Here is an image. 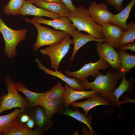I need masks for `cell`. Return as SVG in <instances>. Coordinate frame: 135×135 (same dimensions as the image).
I'll use <instances>...</instances> for the list:
<instances>
[{
  "label": "cell",
  "instance_id": "6da1fadb",
  "mask_svg": "<svg viewBox=\"0 0 135 135\" xmlns=\"http://www.w3.org/2000/svg\"><path fill=\"white\" fill-rule=\"evenodd\" d=\"M68 17L79 31L85 32L97 39L106 40L102 34L101 26L94 20L88 9L84 6L80 5L76 7Z\"/></svg>",
  "mask_w": 135,
  "mask_h": 135
},
{
  "label": "cell",
  "instance_id": "7a4b0ae2",
  "mask_svg": "<svg viewBox=\"0 0 135 135\" xmlns=\"http://www.w3.org/2000/svg\"><path fill=\"white\" fill-rule=\"evenodd\" d=\"M116 71L110 70L105 74L99 72L93 82H89L86 78L81 82V84L85 90H96L100 96L107 99L118 86V70Z\"/></svg>",
  "mask_w": 135,
  "mask_h": 135
},
{
  "label": "cell",
  "instance_id": "3957f363",
  "mask_svg": "<svg viewBox=\"0 0 135 135\" xmlns=\"http://www.w3.org/2000/svg\"><path fill=\"white\" fill-rule=\"evenodd\" d=\"M4 82L7 87L8 93L0 95V114L4 111L16 108H20L23 113H27L28 104L26 98L18 93L9 76L6 77Z\"/></svg>",
  "mask_w": 135,
  "mask_h": 135
},
{
  "label": "cell",
  "instance_id": "277c9868",
  "mask_svg": "<svg viewBox=\"0 0 135 135\" xmlns=\"http://www.w3.org/2000/svg\"><path fill=\"white\" fill-rule=\"evenodd\" d=\"M24 19L26 21L33 24L37 30V40L33 46L34 52L43 46H52L60 42L68 35L64 31L42 26L40 24L27 18Z\"/></svg>",
  "mask_w": 135,
  "mask_h": 135
},
{
  "label": "cell",
  "instance_id": "5b68a950",
  "mask_svg": "<svg viewBox=\"0 0 135 135\" xmlns=\"http://www.w3.org/2000/svg\"><path fill=\"white\" fill-rule=\"evenodd\" d=\"M0 32L4 40V52L11 60L17 56L16 47L20 42L26 39L28 30L24 28L19 30L10 28L5 24L0 16Z\"/></svg>",
  "mask_w": 135,
  "mask_h": 135
},
{
  "label": "cell",
  "instance_id": "8992f818",
  "mask_svg": "<svg viewBox=\"0 0 135 135\" xmlns=\"http://www.w3.org/2000/svg\"><path fill=\"white\" fill-rule=\"evenodd\" d=\"M68 35L60 42L48 46L40 50L42 54L48 56L51 60L52 68L54 71L58 70L60 62L68 52L73 40Z\"/></svg>",
  "mask_w": 135,
  "mask_h": 135
},
{
  "label": "cell",
  "instance_id": "52a82bcc",
  "mask_svg": "<svg viewBox=\"0 0 135 135\" xmlns=\"http://www.w3.org/2000/svg\"><path fill=\"white\" fill-rule=\"evenodd\" d=\"M110 66V65L104 60L100 58L95 62H91L85 64L77 71L70 72L66 70L64 73L68 76L77 78L81 82L88 76L96 78L99 73L100 70H105Z\"/></svg>",
  "mask_w": 135,
  "mask_h": 135
},
{
  "label": "cell",
  "instance_id": "ba28073f",
  "mask_svg": "<svg viewBox=\"0 0 135 135\" xmlns=\"http://www.w3.org/2000/svg\"><path fill=\"white\" fill-rule=\"evenodd\" d=\"M96 46L99 57L104 60L114 70H118L120 62L118 51L110 45L106 41L97 42Z\"/></svg>",
  "mask_w": 135,
  "mask_h": 135
},
{
  "label": "cell",
  "instance_id": "9c48e42d",
  "mask_svg": "<svg viewBox=\"0 0 135 135\" xmlns=\"http://www.w3.org/2000/svg\"><path fill=\"white\" fill-rule=\"evenodd\" d=\"M88 9L92 19L101 26L109 23L114 15L108 9V5L102 2L98 3L94 1Z\"/></svg>",
  "mask_w": 135,
  "mask_h": 135
},
{
  "label": "cell",
  "instance_id": "30bf717a",
  "mask_svg": "<svg viewBox=\"0 0 135 135\" xmlns=\"http://www.w3.org/2000/svg\"><path fill=\"white\" fill-rule=\"evenodd\" d=\"M32 20L36 22L50 26L56 29L64 31L72 36L74 29L76 28L70 22L68 17L66 16L49 20L44 18L42 16H37L33 18Z\"/></svg>",
  "mask_w": 135,
  "mask_h": 135
},
{
  "label": "cell",
  "instance_id": "8fae6325",
  "mask_svg": "<svg viewBox=\"0 0 135 135\" xmlns=\"http://www.w3.org/2000/svg\"><path fill=\"white\" fill-rule=\"evenodd\" d=\"M102 34L108 44L118 49L120 40L124 32L120 27L109 23L101 26Z\"/></svg>",
  "mask_w": 135,
  "mask_h": 135
},
{
  "label": "cell",
  "instance_id": "7c38bea8",
  "mask_svg": "<svg viewBox=\"0 0 135 135\" xmlns=\"http://www.w3.org/2000/svg\"><path fill=\"white\" fill-rule=\"evenodd\" d=\"M65 93L63 100L64 107L68 108L72 103L80 99L92 97L99 92L96 90H92L90 91L79 90L73 89L66 84L64 86Z\"/></svg>",
  "mask_w": 135,
  "mask_h": 135
},
{
  "label": "cell",
  "instance_id": "4fadbf2b",
  "mask_svg": "<svg viewBox=\"0 0 135 135\" xmlns=\"http://www.w3.org/2000/svg\"><path fill=\"white\" fill-rule=\"evenodd\" d=\"M120 81L117 88L114 89L111 94L106 99L115 106H118L120 108V105L122 104V101L119 100L120 97L124 92H127L128 94H131L132 89L134 88L133 84L135 80L132 78L128 80L125 76H124Z\"/></svg>",
  "mask_w": 135,
  "mask_h": 135
},
{
  "label": "cell",
  "instance_id": "5bb4252c",
  "mask_svg": "<svg viewBox=\"0 0 135 135\" xmlns=\"http://www.w3.org/2000/svg\"><path fill=\"white\" fill-rule=\"evenodd\" d=\"M38 64L37 67L43 70L46 74L56 77L65 82L71 88L79 90H85L82 86L81 82L75 78H70L64 74L61 71L58 70L55 71L49 69L44 66L38 58L35 59Z\"/></svg>",
  "mask_w": 135,
  "mask_h": 135
},
{
  "label": "cell",
  "instance_id": "9a60e30c",
  "mask_svg": "<svg viewBox=\"0 0 135 135\" xmlns=\"http://www.w3.org/2000/svg\"><path fill=\"white\" fill-rule=\"evenodd\" d=\"M29 114L34 120L36 128L44 132L48 130L53 124V122L46 115L43 108L38 105L31 110Z\"/></svg>",
  "mask_w": 135,
  "mask_h": 135
},
{
  "label": "cell",
  "instance_id": "2e32d148",
  "mask_svg": "<svg viewBox=\"0 0 135 135\" xmlns=\"http://www.w3.org/2000/svg\"><path fill=\"white\" fill-rule=\"evenodd\" d=\"M111 104L110 101L100 96L98 93H97L86 101L80 102H75L71 103L70 106L82 108L84 112V115L87 116H88L89 110L94 108L99 105L110 106Z\"/></svg>",
  "mask_w": 135,
  "mask_h": 135
},
{
  "label": "cell",
  "instance_id": "e0dca14e",
  "mask_svg": "<svg viewBox=\"0 0 135 135\" xmlns=\"http://www.w3.org/2000/svg\"><path fill=\"white\" fill-rule=\"evenodd\" d=\"M18 14L34 16H45L53 19H56L62 16L60 15L48 12L39 8L29 2L24 0L23 5L20 10Z\"/></svg>",
  "mask_w": 135,
  "mask_h": 135
},
{
  "label": "cell",
  "instance_id": "ac0fdd59",
  "mask_svg": "<svg viewBox=\"0 0 135 135\" xmlns=\"http://www.w3.org/2000/svg\"><path fill=\"white\" fill-rule=\"evenodd\" d=\"M18 91L22 92L26 96L28 104V112L36 106L40 105L43 100L44 92L37 93L29 90L23 84L19 82L14 83Z\"/></svg>",
  "mask_w": 135,
  "mask_h": 135
},
{
  "label": "cell",
  "instance_id": "d6986e66",
  "mask_svg": "<svg viewBox=\"0 0 135 135\" xmlns=\"http://www.w3.org/2000/svg\"><path fill=\"white\" fill-rule=\"evenodd\" d=\"M72 36L73 38L74 47L72 54L70 59V62L73 60L78 50L87 42L94 41L97 42H103L106 40H100L94 38L91 35L84 34L79 31L76 28L73 32Z\"/></svg>",
  "mask_w": 135,
  "mask_h": 135
},
{
  "label": "cell",
  "instance_id": "ffe728a7",
  "mask_svg": "<svg viewBox=\"0 0 135 135\" xmlns=\"http://www.w3.org/2000/svg\"><path fill=\"white\" fill-rule=\"evenodd\" d=\"M36 6L48 12L68 17L70 12L64 4L55 2H46L40 0H28Z\"/></svg>",
  "mask_w": 135,
  "mask_h": 135
},
{
  "label": "cell",
  "instance_id": "44dd1931",
  "mask_svg": "<svg viewBox=\"0 0 135 135\" xmlns=\"http://www.w3.org/2000/svg\"><path fill=\"white\" fill-rule=\"evenodd\" d=\"M118 51L120 66L118 70V79H122L130 70L135 66V56L119 49Z\"/></svg>",
  "mask_w": 135,
  "mask_h": 135
},
{
  "label": "cell",
  "instance_id": "7402d4cb",
  "mask_svg": "<svg viewBox=\"0 0 135 135\" xmlns=\"http://www.w3.org/2000/svg\"><path fill=\"white\" fill-rule=\"evenodd\" d=\"M135 4V0H131L128 5L120 12L114 14L109 23L121 27L124 31L127 30L126 21L130 11Z\"/></svg>",
  "mask_w": 135,
  "mask_h": 135
},
{
  "label": "cell",
  "instance_id": "603a6c76",
  "mask_svg": "<svg viewBox=\"0 0 135 135\" xmlns=\"http://www.w3.org/2000/svg\"><path fill=\"white\" fill-rule=\"evenodd\" d=\"M75 110H73L72 109L68 108L64 110L59 114H63L70 116L77 120L82 122L88 127L91 135H97V133L95 132L93 128L92 125V115L90 114L87 117L84 114L83 112L81 113L77 107Z\"/></svg>",
  "mask_w": 135,
  "mask_h": 135
},
{
  "label": "cell",
  "instance_id": "cb8c5ba5",
  "mask_svg": "<svg viewBox=\"0 0 135 135\" xmlns=\"http://www.w3.org/2000/svg\"><path fill=\"white\" fill-rule=\"evenodd\" d=\"M22 113L20 108H16L10 113L0 116V135H6L10 129L13 120Z\"/></svg>",
  "mask_w": 135,
  "mask_h": 135
},
{
  "label": "cell",
  "instance_id": "d4e9b609",
  "mask_svg": "<svg viewBox=\"0 0 135 135\" xmlns=\"http://www.w3.org/2000/svg\"><path fill=\"white\" fill-rule=\"evenodd\" d=\"M40 105L44 108L47 116L50 119L54 115L61 112L64 109L63 100H43Z\"/></svg>",
  "mask_w": 135,
  "mask_h": 135
},
{
  "label": "cell",
  "instance_id": "484cf974",
  "mask_svg": "<svg viewBox=\"0 0 135 135\" xmlns=\"http://www.w3.org/2000/svg\"><path fill=\"white\" fill-rule=\"evenodd\" d=\"M65 93V87L60 82H58L56 85L44 92L43 100H63Z\"/></svg>",
  "mask_w": 135,
  "mask_h": 135
},
{
  "label": "cell",
  "instance_id": "4316f807",
  "mask_svg": "<svg viewBox=\"0 0 135 135\" xmlns=\"http://www.w3.org/2000/svg\"><path fill=\"white\" fill-rule=\"evenodd\" d=\"M20 116L13 120L10 128L6 135H29L32 129L23 124L20 120Z\"/></svg>",
  "mask_w": 135,
  "mask_h": 135
},
{
  "label": "cell",
  "instance_id": "83f0119b",
  "mask_svg": "<svg viewBox=\"0 0 135 135\" xmlns=\"http://www.w3.org/2000/svg\"><path fill=\"white\" fill-rule=\"evenodd\" d=\"M127 30L124 32L120 40V46L134 42L135 39V23L131 22L127 24Z\"/></svg>",
  "mask_w": 135,
  "mask_h": 135
},
{
  "label": "cell",
  "instance_id": "f1b7e54d",
  "mask_svg": "<svg viewBox=\"0 0 135 135\" xmlns=\"http://www.w3.org/2000/svg\"><path fill=\"white\" fill-rule=\"evenodd\" d=\"M24 1V0H10L4 8V12L7 15H18Z\"/></svg>",
  "mask_w": 135,
  "mask_h": 135
},
{
  "label": "cell",
  "instance_id": "f546056e",
  "mask_svg": "<svg viewBox=\"0 0 135 135\" xmlns=\"http://www.w3.org/2000/svg\"><path fill=\"white\" fill-rule=\"evenodd\" d=\"M124 0H106V2L110 6H113L118 11H120L123 8L122 2Z\"/></svg>",
  "mask_w": 135,
  "mask_h": 135
},
{
  "label": "cell",
  "instance_id": "4dcf8cb0",
  "mask_svg": "<svg viewBox=\"0 0 135 135\" xmlns=\"http://www.w3.org/2000/svg\"><path fill=\"white\" fill-rule=\"evenodd\" d=\"M70 12H73L76 7L74 6L71 0H61Z\"/></svg>",
  "mask_w": 135,
  "mask_h": 135
},
{
  "label": "cell",
  "instance_id": "1f68e13d",
  "mask_svg": "<svg viewBox=\"0 0 135 135\" xmlns=\"http://www.w3.org/2000/svg\"><path fill=\"white\" fill-rule=\"evenodd\" d=\"M119 49L126 51L127 50H130L132 52L135 51V42H134L124 46L119 47Z\"/></svg>",
  "mask_w": 135,
  "mask_h": 135
},
{
  "label": "cell",
  "instance_id": "d6a6232c",
  "mask_svg": "<svg viewBox=\"0 0 135 135\" xmlns=\"http://www.w3.org/2000/svg\"><path fill=\"white\" fill-rule=\"evenodd\" d=\"M20 116V120L22 123L26 122L30 118L29 115H28L27 113H22Z\"/></svg>",
  "mask_w": 135,
  "mask_h": 135
},
{
  "label": "cell",
  "instance_id": "836d02e7",
  "mask_svg": "<svg viewBox=\"0 0 135 135\" xmlns=\"http://www.w3.org/2000/svg\"><path fill=\"white\" fill-rule=\"evenodd\" d=\"M44 132L39 128H36L34 130H32L29 135H42L44 134Z\"/></svg>",
  "mask_w": 135,
  "mask_h": 135
},
{
  "label": "cell",
  "instance_id": "e575fe53",
  "mask_svg": "<svg viewBox=\"0 0 135 135\" xmlns=\"http://www.w3.org/2000/svg\"><path fill=\"white\" fill-rule=\"evenodd\" d=\"M34 124L35 123L34 120L30 116V118L26 122V125L29 128L32 129L34 128Z\"/></svg>",
  "mask_w": 135,
  "mask_h": 135
},
{
  "label": "cell",
  "instance_id": "d590c367",
  "mask_svg": "<svg viewBox=\"0 0 135 135\" xmlns=\"http://www.w3.org/2000/svg\"><path fill=\"white\" fill-rule=\"evenodd\" d=\"M46 2H53L64 4L61 0H40Z\"/></svg>",
  "mask_w": 135,
  "mask_h": 135
},
{
  "label": "cell",
  "instance_id": "8d00e7d4",
  "mask_svg": "<svg viewBox=\"0 0 135 135\" xmlns=\"http://www.w3.org/2000/svg\"><path fill=\"white\" fill-rule=\"evenodd\" d=\"M73 135H79L78 131V130H76L75 132L73 134Z\"/></svg>",
  "mask_w": 135,
  "mask_h": 135
},
{
  "label": "cell",
  "instance_id": "74e56055",
  "mask_svg": "<svg viewBox=\"0 0 135 135\" xmlns=\"http://www.w3.org/2000/svg\"></svg>",
  "mask_w": 135,
  "mask_h": 135
}]
</instances>
